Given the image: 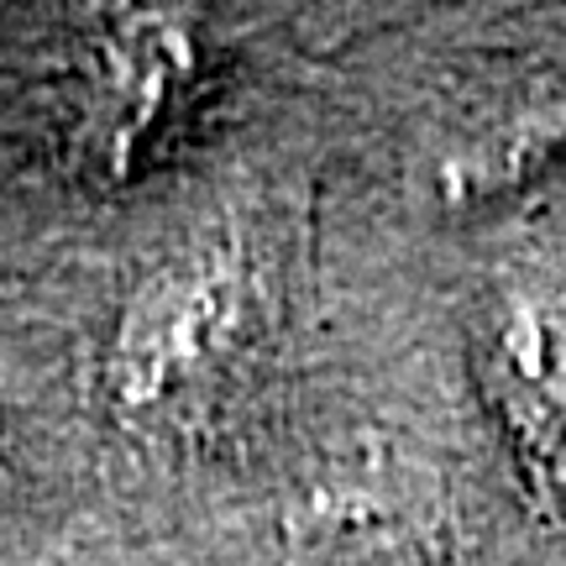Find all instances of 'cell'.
<instances>
[{
  "label": "cell",
  "instance_id": "obj_3",
  "mask_svg": "<svg viewBox=\"0 0 566 566\" xmlns=\"http://www.w3.org/2000/svg\"><path fill=\"white\" fill-rule=\"evenodd\" d=\"M195 69V48L174 17H122L105 32L90 80V142L111 163H126L158 116L179 101Z\"/></svg>",
  "mask_w": 566,
  "mask_h": 566
},
{
  "label": "cell",
  "instance_id": "obj_1",
  "mask_svg": "<svg viewBox=\"0 0 566 566\" xmlns=\"http://www.w3.org/2000/svg\"><path fill=\"white\" fill-rule=\"evenodd\" d=\"M247 315L242 258L221 242L174 252L132 289L105 346V394L122 415H153L210 378Z\"/></svg>",
  "mask_w": 566,
  "mask_h": 566
},
{
  "label": "cell",
  "instance_id": "obj_4",
  "mask_svg": "<svg viewBox=\"0 0 566 566\" xmlns=\"http://www.w3.org/2000/svg\"><path fill=\"white\" fill-rule=\"evenodd\" d=\"M415 509L384 472H331L300 493L289 514L294 546L310 556H367V551L399 546Z\"/></svg>",
  "mask_w": 566,
  "mask_h": 566
},
{
  "label": "cell",
  "instance_id": "obj_2",
  "mask_svg": "<svg viewBox=\"0 0 566 566\" xmlns=\"http://www.w3.org/2000/svg\"><path fill=\"white\" fill-rule=\"evenodd\" d=\"M472 373L541 488H566V315L504 289L472 331Z\"/></svg>",
  "mask_w": 566,
  "mask_h": 566
},
{
  "label": "cell",
  "instance_id": "obj_5",
  "mask_svg": "<svg viewBox=\"0 0 566 566\" xmlns=\"http://www.w3.org/2000/svg\"><path fill=\"white\" fill-rule=\"evenodd\" d=\"M566 153V101H525L478 126L472 137L441 163V184L451 200H488L530 184L546 163Z\"/></svg>",
  "mask_w": 566,
  "mask_h": 566
}]
</instances>
